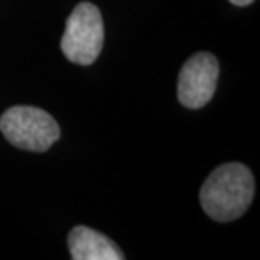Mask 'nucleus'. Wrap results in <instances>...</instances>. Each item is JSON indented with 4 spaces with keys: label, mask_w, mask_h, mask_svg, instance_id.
Masks as SVG:
<instances>
[{
    "label": "nucleus",
    "mask_w": 260,
    "mask_h": 260,
    "mask_svg": "<svg viewBox=\"0 0 260 260\" xmlns=\"http://www.w3.org/2000/svg\"><path fill=\"white\" fill-rule=\"evenodd\" d=\"M255 181L245 164L228 162L208 176L200 189L203 210L211 220L228 223L240 218L252 205Z\"/></svg>",
    "instance_id": "obj_1"
},
{
    "label": "nucleus",
    "mask_w": 260,
    "mask_h": 260,
    "mask_svg": "<svg viewBox=\"0 0 260 260\" xmlns=\"http://www.w3.org/2000/svg\"><path fill=\"white\" fill-rule=\"evenodd\" d=\"M0 132L10 144L30 152H44L61 137L58 122L38 107L17 105L0 117Z\"/></svg>",
    "instance_id": "obj_2"
},
{
    "label": "nucleus",
    "mask_w": 260,
    "mask_h": 260,
    "mask_svg": "<svg viewBox=\"0 0 260 260\" xmlns=\"http://www.w3.org/2000/svg\"><path fill=\"white\" fill-rule=\"evenodd\" d=\"M105 30L100 9L91 2L78 4L66 20L61 51L71 63L93 64L102 53Z\"/></svg>",
    "instance_id": "obj_3"
},
{
    "label": "nucleus",
    "mask_w": 260,
    "mask_h": 260,
    "mask_svg": "<svg viewBox=\"0 0 260 260\" xmlns=\"http://www.w3.org/2000/svg\"><path fill=\"white\" fill-rule=\"evenodd\" d=\"M220 64L211 53H196L181 68L178 98L181 105L198 110L208 105L216 90Z\"/></svg>",
    "instance_id": "obj_4"
},
{
    "label": "nucleus",
    "mask_w": 260,
    "mask_h": 260,
    "mask_svg": "<svg viewBox=\"0 0 260 260\" xmlns=\"http://www.w3.org/2000/svg\"><path fill=\"white\" fill-rule=\"evenodd\" d=\"M68 248L75 260H123L125 255L103 233L78 225L68 235Z\"/></svg>",
    "instance_id": "obj_5"
},
{
    "label": "nucleus",
    "mask_w": 260,
    "mask_h": 260,
    "mask_svg": "<svg viewBox=\"0 0 260 260\" xmlns=\"http://www.w3.org/2000/svg\"><path fill=\"white\" fill-rule=\"evenodd\" d=\"M233 5H238V7H247V5H250L252 2H255V0H230Z\"/></svg>",
    "instance_id": "obj_6"
}]
</instances>
